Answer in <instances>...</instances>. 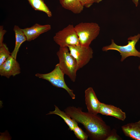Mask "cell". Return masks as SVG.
Segmentation results:
<instances>
[{
	"mask_svg": "<svg viewBox=\"0 0 140 140\" xmlns=\"http://www.w3.org/2000/svg\"><path fill=\"white\" fill-rule=\"evenodd\" d=\"M80 44L89 46L99 34L100 27L96 23L81 22L74 26Z\"/></svg>",
	"mask_w": 140,
	"mask_h": 140,
	"instance_id": "obj_3",
	"label": "cell"
},
{
	"mask_svg": "<svg viewBox=\"0 0 140 140\" xmlns=\"http://www.w3.org/2000/svg\"><path fill=\"white\" fill-rule=\"evenodd\" d=\"M51 26L49 24L44 25L36 23L30 27L22 29L27 39V41H31L37 38L41 34L49 31Z\"/></svg>",
	"mask_w": 140,
	"mask_h": 140,
	"instance_id": "obj_10",
	"label": "cell"
},
{
	"mask_svg": "<svg viewBox=\"0 0 140 140\" xmlns=\"http://www.w3.org/2000/svg\"><path fill=\"white\" fill-rule=\"evenodd\" d=\"M11 54L6 45L3 43L0 46V65L11 56Z\"/></svg>",
	"mask_w": 140,
	"mask_h": 140,
	"instance_id": "obj_17",
	"label": "cell"
},
{
	"mask_svg": "<svg viewBox=\"0 0 140 140\" xmlns=\"http://www.w3.org/2000/svg\"><path fill=\"white\" fill-rule=\"evenodd\" d=\"M132 2L135 4L136 6L137 7L139 4V0H132Z\"/></svg>",
	"mask_w": 140,
	"mask_h": 140,
	"instance_id": "obj_22",
	"label": "cell"
},
{
	"mask_svg": "<svg viewBox=\"0 0 140 140\" xmlns=\"http://www.w3.org/2000/svg\"><path fill=\"white\" fill-rule=\"evenodd\" d=\"M65 74L57 64L51 72L46 74L37 73L36 76L46 80L53 86L58 88H62L65 90L73 99L75 98V95L73 90L70 89L66 84L64 79Z\"/></svg>",
	"mask_w": 140,
	"mask_h": 140,
	"instance_id": "obj_5",
	"label": "cell"
},
{
	"mask_svg": "<svg viewBox=\"0 0 140 140\" xmlns=\"http://www.w3.org/2000/svg\"><path fill=\"white\" fill-rule=\"evenodd\" d=\"M122 139L116 133V130L114 129L111 130L109 134L105 140H120Z\"/></svg>",
	"mask_w": 140,
	"mask_h": 140,
	"instance_id": "obj_19",
	"label": "cell"
},
{
	"mask_svg": "<svg viewBox=\"0 0 140 140\" xmlns=\"http://www.w3.org/2000/svg\"><path fill=\"white\" fill-rule=\"evenodd\" d=\"M15 37V45L14 49L11 53V55L16 59L17 53L22 44L27 41L26 37L22 30L17 25H15L13 28Z\"/></svg>",
	"mask_w": 140,
	"mask_h": 140,
	"instance_id": "obj_13",
	"label": "cell"
},
{
	"mask_svg": "<svg viewBox=\"0 0 140 140\" xmlns=\"http://www.w3.org/2000/svg\"><path fill=\"white\" fill-rule=\"evenodd\" d=\"M59 59L57 64L65 74L71 80L74 82L76 77V72L79 70L76 60L71 54L67 46L60 47L57 53Z\"/></svg>",
	"mask_w": 140,
	"mask_h": 140,
	"instance_id": "obj_2",
	"label": "cell"
},
{
	"mask_svg": "<svg viewBox=\"0 0 140 140\" xmlns=\"http://www.w3.org/2000/svg\"><path fill=\"white\" fill-rule=\"evenodd\" d=\"M55 109L53 111H50L47 115L54 114L60 117L68 126L69 129L72 131L74 127L78 125V122L69 116L66 113L61 111L58 107L54 105Z\"/></svg>",
	"mask_w": 140,
	"mask_h": 140,
	"instance_id": "obj_15",
	"label": "cell"
},
{
	"mask_svg": "<svg viewBox=\"0 0 140 140\" xmlns=\"http://www.w3.org/2000/svg\"><path fill=\"white\" fill-rule=\"evenodd\" d=\"M125 135L135 140H140V121L128 123L121 127Z\"/></svg>",
	"mask_w": 140,
	"mask_h": 140,
	"instance_id": "obj_12",
	"label": "cell"
},
{
	"mask_svg": "<svg viewBox=\"0 0 140 140\" xmlns=\"http://www.w3.org/2000/svg\"><path fill=\"white\" fill-rule=\"evenodd\" d=\"M53 39L60 47L80 44L78 37L73 25L69 24L57 32Z\"/></svg>",
	"mask_w": 140,
	"mask_h": 140,
	"instance_id": "obj_6",
	"label": "cell"
},
{
	"mask_svg": "<svg viewBox=\"0 0 140 140\" xmlns=\"http://www.w3.org/2000/svg\"><path fill=\"white\" fill-rule=\"evenodd\" d=\"M140 38V34L133 36H130L128 38V44L125 45L121 46L116 44L113 39L111 40V44L103 47L102 50L107 52L109 50H113L118 51L121 56V61L123 62L128 57L133 56L140 58V52L136 48L135 45Z\"/></svg>",
	"mask_w": 140,
	"mask_h": 140,
	"instance_id": "obj_4",
	"label": "cell"
},
{
	"mask_svg": "<svg viewBox=\"0 0 140 140\" xmlns=\"http://www.w3.org/2000/svg\"><path fill=\"white\" fill-rule=\"evenodd\" d=\"M138 68L139 70L140 71V65H139V66H138Z\"/></svg>",
	"mask_w": 140,
	"mask_h": 140,
	"instance_id": "obj_23",
	"label": "cell"
},
{
	"mask_svg": "<svg viewBox=\"0 0 140 140\" xmlns=\"http://www.w3.org/2000/svg\"><path fill=\"white\" fill-rule=\"evenodd\" d=\"M62 6L75 14H79L83 10L84 7L79 0H59Z\"/></svg>",
	"mask_w": 140,
	"mask_h": 140,
	"instance_id": "obj_14",
	"label": "cell"
},
{
	"mask_svg": "<svg viewBox=\"0 0 140 140\" xmlns=\"http://www.w3.org/2000/svg\"><path fill=\"white\" fill-rule=\"evenodd\" d=\"M27 0L34 10L43 12L49 17H52V13L43 0Z\"/></svg>",
	"mask_w": 140,
	"mask_h": 140,
	"instance_id": "obj_16",
	"label": "cell"
},
{
	"mask_svg": "<svg viewBox=\"0 0 140 140\" xmlns=\"http://www.w3.org/2000/svg\"><path fill=\"white\" fill-rule=\"evenodd\" d=\"M99 113L104 115L113 116L122 121H124L126 117L125 113L119 108L101 102Z\"/></svg>",
	"mask_w": 140,
	"mask_h": 140,
	"instance_id": "obj_11",
	"label": "cell"
},
{
	"mask_svg": "<svg viewBox=\"0 0 140 140\" xmlns=\"http://www.w3.org/2000/svg\"><path fill=\"white\" fill-rule=\"evenodd\" d=\"M81 4L84 7L89 8L94 3H99L102 0H79Z\"/></svg>",
	"mask_w": 140,
	"mask_h": 140,
	"instance_id": "obj_20",
	"label": "cell"
},
{
	"mask_svg": "<svg viewBox=\"0 0 140 140\" xmlns=\"http://www.w3.org/2000/svg\"><path fill=\"white\" fill-rule=\"evenodd\" d=\"M82 108L69 106L64 111L71 118L82 124L90 139L105 140L110 132V127L97 115L82 111Z\"/></svg>",
	"mask_w": 140,
	"mask_h": 140,
	"instance_id": "obj_1",
	"label": "cell"
},
{
	"mask_svg": "<svg viewBox=\"0 0 140 140\" xmlns=\"http://www.w3.org/2000/svg\"><path fill=\"white\" fill-rule=\"evenodd\" d=\"M67 47L71 54L76 60L79 69L87 64L93 58V50L89 46L80 44Z\"/></svg>",
	"mask_w": 140,
	"mask_h": 140,
	"instance_id": "obj_7",
	"label": "cell"
},
{
	"mask_svg": "<svg viewBox=\"0 0 140 140\" xmlns=\"http://www.w3.org/2000/svg\"><path fill=\"white\" fill-rule=\"evenodd\" d=\"M21 72L20 65L18 62L11 55L0 65V75L9 78L14 76Z\"/></svg>",
	"mask_w": 140,
	"mask_h": 140,
	"instance_id": "obj_8",
	"label": "cell"
},
{
	"mask_svg": "<svg viewBox=\"0 0 140 140\" xmlns=\"http://www.w3.org/2000/svg\"><path fill=\"white\" fill-rule=\"evenodd\" d=\"M6 31L4 29L3 26H0V46H1L3 43V40L4 36L6 32Z\"/></svg>",
	"mask_w": 140,
	"mask_h": 140,
	"instance_id": "obj_21",
	"label": "cell"
},
{
	"mask_svg": "<svg viewBox=\"0 0 140 140\" xmlns=\"http://www.w3.org/2000/svg\"><path fill=\"white\" fill-rule=\"evenodd\" d=\"M72 131L76 137L79 139L80 140H87L88 137V135L78 125L74 127Z\"/></svg>",
	"mask_w": 140,
	"mask_h": 140,
	"instance_id": "obj_18",
	"label": "cell"
},
{
	"mask_svg": "<svg viewBox=\"0 0 140 140\" xmlns=\"http://www.w3.org/2000/svg\"><path fill=\"white\" fill-rule=\"evenodd\" d=\"M85 102L88 112L96 115L99 113L101 102L98 100L93 88L89 87L85 91Z\"/></svg>",
	"mask_w": 140,
	"mask_h": 140,
	"instance_id": "obj_9",
	"label": "cell"
}]
</instances>
